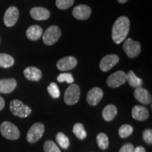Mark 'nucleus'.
<instances>
[{
	"instance_id": "obj_16",
	"label": "nucleus",
	"mask_w": 152,
	"mask_h": 152,
	"mask_svg": "<svg viewBox=\"0 0 152 152\" xmlns=\"http://www.w3.org/2000/svg\"><path fill=\"white\" fill-rule=\"evenodd\" d=\"M17 86V82L14 78L0 80V93L9 94L12 92Z\"/></svg>"
},
{
	"instance_id": "obj_25",
	"label": "nucleus",
	"mask_w": 152,
	"mask_h": 152,
	"mask_svg": "<svg viewBox=\"0 0 152 152\" xmlns=\"http://www.w3.org/2000/svg\"><path fill=\"white\" fill-rule=\"evenodd\" d=\"M56 140L57 141V143L59 144L61 147L63 149H68L70 145V141L69 139L65 134L63 132H58L56 136Z\"/></svg>"
},
{
	"instance_id": "obj_11",
	"label": "nucleus",
	"mask_w": 152,
	"mask_h": 152,
	"mask_svg": "<svg viewBox=\"0 0 152 152\" xmlns=\"http://www.w3.org/2000/svg\"><path fill=\"white\" fill-rule=\"evenodd\" d=\"M103 90L99 87H95L91 89L87 94V102L91 106L96 105L103 98Z\"/></svg>"
},
{
	"instance_id": "obj_1",
	"label": "nucleus",
	"mask_w": 152,
	"mask_h": 152,
	"mask_svg": "<svg viewBox=\"0 0 152 152\" xmlns=\"http://www.w3.org/2000/svg\"><path fill=\"white\" fill-rule=\"evenodd\" d=\"M130 30V20L126 16H120L112 28V39L117 45L126 39Z\"/></svg>"
},
{
	"instance_id": "obj_15",
	"label": "nucleus",
	"mask_w": 152,
	"mask_h": 152,
	"mask_svg": "<svg viewBox=\"0 0 152 152\" xmlns=\"http://www.w3.org/2000/svg\"><path fill=\"white\" fill-rule=\"evenodd\" d=\"M30 14L32 18L37 20H47L50 17V12L44 7H33Z\"/></svg>"
},
{
	"instance_id": "obj_32",
	"label": "nucleus",
	"mask_w": 152,
	"mask_h": 152,
	"mask_svg": "<svg viewBox=\"0 0 152 152\" xmlns=\"http://www.w3.org/2000/svg\"><path fill=\"white\" fill-rule=\"evenodd\" d=\"M134 146L130 143L124 144L119 150V152H133L134 151Z\"/></svg>"
},
{
	"instance_id": "obj_35",
	"label": "nucleus",
	"mask_w": 152,
	"mask_h": 152,
	"mask_svg": "<svg viewBox=\"0 0 152 152\" xmlns=\"http://www.w3.org/2000/svg\"><path fill=\"white\" fill-rule=\"evenodd\" d=\"M117 1H118L119 3H121V4H124L125 2H127V1H128V0H117Z\"/></svg>"
},
{
	"instance_id": "obj_34",
	"label": "nucleus",
	"mask_w": 152,
	"mask_h": 152,
	"mask_svg": "<svg viewBox=\"0 0 152 152\" xmlns=\"http://www.w3.org/2000/svg\"><path fill=\"white\" fill-rule=\"evenodd\" d=\"M4 106H5V102H4V99L1 97V96H0V111H1L4 108Z\"/></svg>"
},
{
	"instance_id": "obj_4",
	"label": "nucleus",
	"mask_w": 152,
	"mask_h": 152,
	"mask_svg": "<svg viewBox=\"0 0 152 152\" xmlns=\"http://www.w3.org/2000/svg\"><path fill=\"white\" fill-rule=\"evenodd\" d=\"M61 35V30L58 26H52L46 30L43 35V42L46 45H54L59 39Z\"/></svg>"
},
{
	"instance_id": "obj_10",
	"label": "nucleus",
	"mask_w": 152,
	"mask_h": 152,
	"mask_svg": "<svg viewBox=\"0 0 152 152\" xmlns=\"http://www.w3.org/2000/svg\"><path fill=\"white\" fill-rule=\"evenodd\" d=\"M119 61V57L115 54H108L101 60L99 68L102 71L106 72L111 69Z\"/></svg>"
},
{
	"instance_id": "obj_27",
	"label": "nucleus",
	"mask_w": 152,
	"mask_h": 152,
	"mask_svg": "<svg viewBox=\"0 0 152 152\" xmlns=\"http://www.w3.org/2000/svg\"><path fill=\"white\" fill-rule=\"evenodd\" d=\"M47 91L52 98L57 99L60 96V91L56 83H51L47 87Z\"/></svg>"
},
{
	"instance_id": "obj_13",
	"label": "nucleus",
	"mask_w": 152,
	"mask_h": 152,
	"mask_svg": "<svg viewBox=\"0 0 152 152\" xmlns=\"http://www.w3.org/2000/svg\"><path fill=\"white\" fill-rule=\"evenodd\" d=\"M92 10L90 7L87 5L80 4L75 7L73 10V16L78 20H87L90 18Z\"/></svg>"
},
{
	"instance_id": "obj_12",
	"label": "nucleus",
	"mask_w": 152,
	"mask_h": 152,
	"mask_svg": "<svg viewBox=\"0 0 152 152\" xmlns=\"http://www.w3.org/2000/svg\"><path fill=\"white\" fill-rule=\"evenodd\" d=\"M77 59L73 56H66L57 62V68L59 71H66L73 69L77 66Z\"/></svg>"
},
{
	"instance_id": "obj_31",
	"label": "nucleus",
	"mask_w": 152,
	"mask_h": 152,
	"mask_svg": "<svg viewBox=\"0 0 152 152\" xmlns=\"http://www.w3.org/2000/svg\"><path fill=\"white\" fill-rule=\"evenodd\" d=\"M143 139L144 142L147 144H152V130L151 129H147L143 132Z\"/></svg>"
},
{
	"instance_id": "obj_23",
	"label": "nucleus",
	"mask_w": 152,
	"mask_h": 152,
	"mask_svg": "<svg viewBox=\"0 0 152 152\" xmlns=\"http://www.w3.org/2000/svg\"><path fill=\"white\" fill-rule=\"evenodd\" d=\"M73 132L79 140H83L86 138L87 132L85 130L84 125L82 123H75L73 128Z\"/></svg>"
},
{
	"instance_id": "obj_2",
	"label": "nucleus",
	"mask_w": 152,
	"mask_h": 152,
	"mask_svg": "<svg viewBox=\"0 0 152 152\" xmlns=\"http://www.w3.org/2000/svg\"><path fill=\"white\" fill-rule=\"evenodd\" d=\"M1 135L7 140H16L20 137V131L12 123L4 121L0 125Z\"/></svg>"
},
{
	"instance_id": "obj_17",
	"label": "nucleus",
	"mask_w": 152,
	"mask_h": 152,
	"mask_svg": "<svg viewBox=\"0 0 152 152\" xmlns=\"http://www.w3.org/2000/svg\"><path fill=\"white\" fill-rule=\"evenodd\" d=\"M149 111L142 106H134L132 109V116L136 121H144L149 118Z\"/></svg>"
},
{
	"instance_id": "obj_3",
	"label": "nucleus",
	"mask_w": 152,
	"mask_h": 152,
	"mask_svg": "<svg viewBox=\"0 0 152 152\" xmlns=\"http://www.w3.org/2000/svg\"><path fill=\"white\" fill-rule=\"evenodd\" d=\"M10 110L14 115L22 118L29 116L32 112V110L29 106L18 99L11 101L10 103Z\"/></svg>"
},
{
	"instance_id": "obj_24",
	"label": "nucleus",
	"mask_w": 152,
	"mask_h": 152,
	"mask_svg": "<svg viewBox=\"0 0 152 152\" xmlns=\"http://www.w3.org/2000/svg\"><path fill=\"white\" fill-rule=\"evenodd\" d=\"M96 142L99 147L102 149H106L109 147V142L107 135L104 133H99L96 136Z\"/></svg>"
},
{
	"instance_id": "obj_9",
	"label": "nucleus",
	"mask_w": 152,
	"mask_h": 152,
	"mask_svg": "<svg viewBox=\"0 0 152 152\" xmlns=\"http://www.w3.org/2000/svg\"><path fill=\"white\" fill-rule=\"evenodd\" d=\"M19 11L16 7H11L6 11L4 16V22L7 27H12L18 19Z\"/></svg>"
},
{
	"instance_id": "obj_19",
	"label": "nucleus",
	"mask_w": 152,
	"mask_h": 152,
	"mask_svg": "<svg viewBox=\"0 0 152 152\" xmlns=\"http://www.w3.org/2000/svg\"><path fill=\"white\" fill-rule=\"evenodd\" d=\"M43 30L40 26L34 25L30 26L26 30V36L30 40H38L42 36Z\"/></svg>"
},
{
	"instance_id": "obj_5",
	"label": "nucleus",
	"mask_w": 152,
	"mask_h": 152,
	"mask_svg": "<svg viewBox=\"0 0 152 152\" xmlns=\"http://www.w3.org/2000/svg\"><path fill=\"white\" fill-rule=\"evenodd\" d=\"M80 96V90L77 85L71 84L66 89L64 94V101L67 105H73L77 103Z\"/></svg>"
},
{
	"instance_id": "obj_22",
	"label": "nucleus",
	"mask_w": 152,
	"mask_h": 152,
	"mask_svg": "<svg viewBox=\"0 0 152 152\" xmlns=\"http://www.w3.org/2000/svg\"><path fill=\"white\" fill-rule=\"evenodd\" d=\"M14 64V59L12 56L7 54H0V67L10 68Z\"/></svg>"
},
{
	"instance_id": "obj_30",
	"label": "nucleus",
	"mask_w": 152,
	"mask_h": 152,
	"mask_svg": "<svg viewBox=\"0 0 152 152\" xmlns=\"http://www.w3.org/2000/svg\"><path fill=\"white\" fill-rule=\"evenodd\" d=\"M57 80L59 83H66L68 84H72L74 82V78L71 73H61L57 77Z\"/></svg>"
},
{
	"instance_id": "obj_7",
	"label": "nucleus",
	"mask_w": 152,
	"mask_h": 152,
	"mask_svg": "<svg viewBox=\"0 0 152 152\" xmlns=\"http://www.w3.org/2000/svg\"><path fill=\"white\" fill-rule=\"evenodd\" d=\"M123 48L127 56L131 58L137 56L141 52L142 49L140 43L133 40L131 38H128L125 41Z\"/></svg>"
},
{
	"instance_id": "obj_6",
	"label": "nucleus",
	"mask_w": 152,
	"mask_h": 152,
	"mask_svg": "<svg viewBox=\"0 0 152 152\" xmlns=\"http://www.w3.org/2000/svg\"><path fill=\"white\" fill-rule=\"evenodd\" d=\"M45 132V126L41 123H35L30 127L27 133L26 139L29 143L33 144L37 142L42 137Z\"/></svg>"
},
{
	"instance_id": "obj_33",
	"label": "nucleus",
	"mask_w": 152,
	"mask_h": 152,
	"mask_svg": "<svg viewBox=\"0 0 152 152\" xmlns=\"http://www.w3.org/2000/svg\"><path fill=\"white\" fill-rule=\"evenodd\" d=\"M133 152H146V150L142 146H139V147H136L135 149H134V151Z\"/></svg>"
},
{
	"instance_id": "obj_8",
	"label": "nucleus",
	"mask_w": 152,
	"mask_h": 152,
	"mask_svg": "<svg viewBox=\"0 0 152 152\" xmlns=\"http://www.w3.org/2000/svg\"><path fill=\"white\" fill-rule=\"evenodd\" d=\"M127 81L126 73L123 71H118L115 73H112L108 77L106 83L108 86L111 88H117L123 84H125Z\"/></svg>"
},
{
	"instance_id": "obj_14",
	"label": "nucleus",
	"mask_w": 152,
	"mask_h": 152,
	"mask_svg": "<svg viewBox=\"0 0 152 152\" xmlns=\"http://www.w3.org/2000/svg\"><path fill=\"white\" fill-rule=\"evenodd\" d=\"M134 96L138 102L143 104H149L151 102V96L149 92L142 87L136 88Z\"/></svg>"
},
{
	"instance_id": "obj_20",
	"label": "nucleus",
	"mask_w": 152,
	"mask_h": 152,
	"mask_svg": "<svg viewBox=\"0 0 152 152\" xmlns=\"http://www.w3.org/2000/svg\"><path fill=\"white\" fill-rule=\"evenodd\" d=\"M117 114V108L113 104H109L104 107L102 111V117L106 121H111Z\"/></svg>"
},
{
	"instance_id": "obj_18",
	"label": "nucleus",
	"mask_w": 152,
	"mask_h": 152,
	"mask_svg": "<svg viewBox=\"0 0 152 152\" xmlns=\"http://www.w3.org/2000/svg\"><path fill=\"white\" fill-rule=\"evenodd\" d=\"M23 73L26 78L31 81H39L42 75L40 70L34 66H29L26 68L24 70Z\"/></svg>"
},
{
	"instance_id": "obj_29",
	"label": "nucleus",
	"mask_w": 152,
	"mask_h": 152,
	"mask_svg": "<svg viewBox=\"0 0 152 152\" xmlns=\"http://www.w3.org/2000/svg\"><path fill=\"white\" fill-rule=\"evenodd\" d=\"M74 0H56V5L59 9L65 10L73 4Z\"/></svg>"
},
{
	"instance_id": "obj_28",
	"label": "nucleus",
	"mask_w": 152,
	"mask_h": 152,
	"mask_svg": "<svg viewBox=\"0 0 152 152\" xmlns=\"http://www.w3.org/2000/svg\"><path fill=\"white\" fill-rule=\"evenodd\" d=\"M45 152H61L59 148L52 140H47L44 144Z\"/></svg>"
},
{
	"instance_id": "obj_21",
	"label": "nucleus",
	"mask_w": 152,
	"mask_h": 152,
	"mask_svg": "<svg viewBox=\"0 0 152 152\" xmlns=\"http://www.w3.org/2000/svg\"><path fill=\"white\" fill-rule=\"evenodd\" d=\"M126 77L127 81L128 82L129 85L131 87H134V88L140 87L143 85V80L141 78H140V77H137L132 71H130L126 74Z\"/></svg>"
},
{
	"instance_id": "obj_26",
	"label": "nucleus",
	"mask_w": 152,
	"mask_h": 152,
	"mask_svg": "<svg viewBox=\"0 0 152 152\" xmlns=\"http://www.w3.org/2000/svg\"><path fill=\"white\" fill-rule=\"evenodd\" d=\"M133 132V128L131 125L125 124L120 127L118 130V134L121 137L125 138L128 137Z\"/></svg>"
}]
</instances>
